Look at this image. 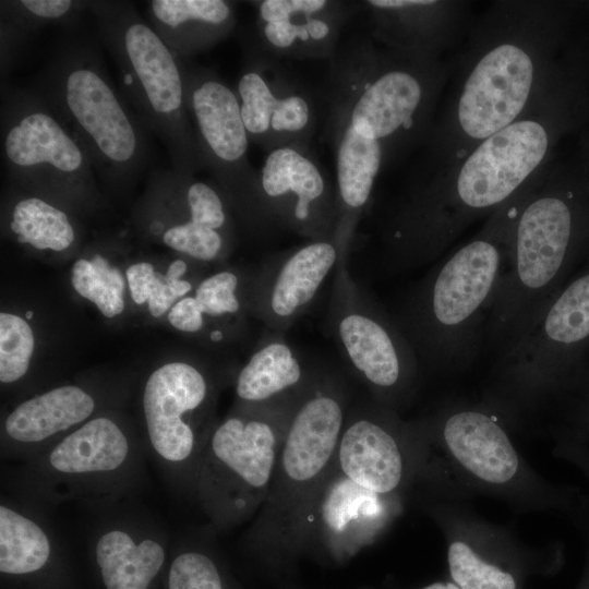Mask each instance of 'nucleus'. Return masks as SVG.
<instances>
[{
  "label": "nucleus",
  "instance_id": "obj_25",
  "mask_svg": "<svg viewBox=\"0 0 589 589\" xmlns=\"http://www.w3.org/2000/svg\"><path fill=\"white\" fill-rule=\"evenodd\" d=\"M326 116L324 135L336 168L338 224L335 242L340 257H348L357 226L369 207L376 178L385 167L382 145L360 135L342 105L323 92Z\"/></svg>",
  "mask_w": 589,
  "mask_h": 589
},
{
  "label": "nucleus",
  "instance_id": "obj_12",
  "mask_svg": "<svg viewBox=\"0 0 589 589\" xmlns=\"http://www.w3.org/2000/svg\"><path fill=\"white\" fill-rule=\"evenodd\" d=\"M304 390L263 406L236 404L214 428L199 460L192 493L213 531H228L259 513Z\"/></svg>",
  "mask_w": 589,
  "mask_h": 589
},
{
  "label": "nucleus",
  "instance_id": "obj_26",
  "mask_svg": "<svg viewBox=\"0 0 589 589\" xmlns=\"http://www.w3.org/2000/svg\"><path fill=\"white\" fill-rule=\"evenodd\" d=\"M95 529L92 551L106 589H152L167 558V537L143 515L118 513Z\"/></svg>",
  "mask_w": 589,
  "mask_h": 589
},
{
  "label": "nucleus",
  "instance_id": "obj_22",
  "mask_svg": "<svg viewBox=\"0 0 589 589\" xmlns=\"http://www.w3.org/2000/svg\"><path fill=\"white\" fill-rule=\"evenodd\" d=\"M254 22L243 46L277 60H330L360 2L336 0H256Z\"/></svg>",
  "mask_w": 589,
  "mask_h": 589
},
{
  "label": "nucleus",
  "instance_id": "obj_3",
  "mask_svg": "<svg viewBox=\"0 0 589 589\" xmlns=\"http://www.w3.org/2000/svg\"><path fill=\"white\" fill-rule=\"evenodd\" d=\"M545 168L517 195L507 262L486 324L498 358L589 257V204Z\"/></svg>",
  "mask_w": 589,
  "mask_h": 589
},
{
  "label": "nucleus",
  "instance_id": "obj_14",
  "mask_svg": "<svg viewBox=\"0 0 589 589\" xmlns=\"http://www.w3.org/2000/svg\"><path fill=\"white\" fill-rule=\"evenodd\" d=\"M341 259L328 310V325L341 356L378 402L400 411L414 397L420 363L389 315L350 275Z\"/></svg>",
  "mask_w": 589,
  "mask_h": 589
},
{
  "label": "nucleus",
  "instance_id": "obj_7",
  "mask_svg": "<svg viewBox=\"0 0 589 589\" xmlns=\"http://www.w3.org/2000/svg\"><path fill=\"white\" fill-rule=\"evenodd\" d=\"M351 401L342 376L318 369L292 413L268 494L243 538L274 572L286 570L300 556L301 528L334 465Z\"/></svg>",
  "mask_w": 589,
  "mask_h": 589
},
{
  "label": "nucleus",
  "instance_id": "obj_18",
  "mask_svg": "<svg viewBox=\"0 0 589 589\" xmlns=\"http://www.w3.org/2000/svg\"><path fill=\"white\" fill-rule=\"evenodd\" d=\"M418 496L444 537L449 577L461 589H521L528 568L548 556L549 550H533L479 516L467 500L422 491Z\"/></svg>",
  "mask_w": 589,
  "mask_h": 589
},
{
  "label": "nucleus",
  "instance_id": "obj_42",
  "mask_svg": "<svg viewBox=\"0 0 589 589\" xmlns=\"http://www.w3.org/2000/svg\"><path fill=\"white\" fill-rule=\"evenodd\" d=\"M578 378H585L589 381V365L586 368V370L580 374Z\"/></svg>",
  "mask_w": 589,
  "mask_h": 589
},
{
  "label": "nucleus",
  "instance_id": "obj_39",
  "mask_svg": "<svg viewBox=\"0 0 589 589\" xmlns=\"http://www.w3.org/2000/svg\"><path fill=\"white\" fill-rule=\"evenodd\" d=\"M169 323L178 330L197 333L204 327V320L194 296L177 301L168 313Z\"/></svg>",
  "mask_w": 589,
  "mask_h": 589
},
{
  "label": "nucleus",
  "instance_id": "obj_36",
  "mask_svg": "<svg viewBox=\"0 0 589 589\" xmlns=\"http://www.w3.org/2000/svg\"><path fill=\"white\" fill-rule=\"evenodd\" d=\"M553 416L549 429L562 430L589 444V381L578 378L548 411Z\"/></svg>",
  "mask_w": 589,
  "mask_h": 589
},
{
  "label": "nucleus",
  "instance_id": "obj_32",
  "mask_svg": "<svg viewBox=\"0 0 589 589\" xmlns=\"http://www.w3.org/2000/svg\"><path fill=\"white\" fill-rule=\"evenodd\" d=\"M171 560L167 589H240L219 564L206 538L188 537Z\"/></svg>",
  "mask_w": 589,
  "mask_h": 589
},
{
  "label": "nucleus",
  "instance_id": "obj_8",
  "mask_svg": "<svg viewBox=\"0 0 589 589\" xmlns=\"http://www.w3.org/2000/svg\"><path fill=\"white\" fill-rule=\"evenodd\" d=\"M83 147L109 185L133 182L149 159V131L115 87L97 46L68 35L32 86Z\"/></svg>",
  "mask_w": 589,
  "mask_h": 589
},
{
  "label": "nucleus",
  "instance_id": "obj_20",
  "mask_svg": "<svg viewBox=\"0 0 589 589\" xmlns=\"http://www.w3.org/2000/svg\"><path fill=\"white\" fill-rule=\"evenodd\" d=\"M405 498L363 488L335 466L303 521L299 554L344 564L372 545L401 514Z\"/></svg>",
  "mask_w": 589,
  "mask_h": 589
},
{
  "label": "nucleus",
  "instance_id": "obj_40",
  "mask_svg": "<svg viewBox=\"0 0 589 589\" xmlns=\"http://www.w3.org/2000/svg\"><path fill=\"white\" fill-rule=\"evenodd\" d=\"M155 274L154 266L147 262L132 264L127 269L129 289L135 303L147 302Z\"/></svg>",
  "mask_w": 589,
  "mask_h": 589
},
{
  "label": "nucleus",
  "instance_id": "obj_24",
  "mask_svg": "<svg viewBox=\"0 0 589 589\" xmlns=\"http://www.w3.org/2000/svg\"><path fill=\"white\" fill-rule=\"evenodd\" d=\"M338 262L334 240L308 241L269 257L252 285V311L267 330L285 333L311 306Z\"/></svg>",
  "mask_w": 589,
  "mask_h": 589
},
{
  "label": "nucleus",
  "instance_id": "obj_33",
  "mask_svg": "<svg viewBox=\"0 0 589 589\" xmlns=\"http://www.w3.org/2000/svg\"><path fill=\"white\" fill-rule=\"evenodd\" d=\"M71 281L75 291L94 302L104 316L111 318L122 313L124 279L103 255L77 260L72 267Z\"/></svg>",
  "mask_w": 589,
  "mask_h": 589
},
{
  "label": "nucleus",
  "instance_id": "obj_5",
  "mask_svg": "<svg viewBox=\"0 0 589 589\" xmlns=\"http://www.w3.org/2000/svg\"><path fill=\"white\" fill-rule=\"evenodd\" d=\"M518 193L419 280L393 316L420 365L455 373L477 359L505 271Z\"/></svg>",
  "mask_w": 589,
  "mask_h": 589
},
{
  "label": "nucleus",
  "instance_id": "obj_41",
  "mask_svg": "<svg viewBox=\"0 0 589 589\" xmlns=\"http://www.w3.org/2000/svg\"><path fill=\"white\" fill-rule=\"evenodd\" d=\"M419 589H461V588L458 587L456 584H454L452 580H449V581H435L426 586H423Z\"/></svg>",
  "mask_w": 589,
  "mask_h": 589
},
{
  "label": "nucleus",
  "instance_id": "obj_10",
  "mask_svg": "<svg viewBox=\"0 0 589 589\" xmlns=\"http://www.w3.org/2000/svg\"><path fill=\"white\" fill-rule=\"evenodd\" d=\"M144 450L118 418L98 414L5 476L11 494L44 510L76 502L103 513L134 493Z\"/></svg>",
  "mask_w": 589,
  "mask_h": 589
},
{
  "label": "nucleus",
  "instance_id": "obj_43",
  "mask_svg": "<svg viewBox=\"0 0 589 589\" xmlns=\"http://www.w3.org/2000/svg\"><path fill=\"white\" fill-rule=\"evenodd\" d=\"M25 316H26L27 320L32 318L33 312H26Z\"/></svg>",
  "mask_w": 589,
  "mask_h": 589
},
{
  "label": "nucleus",
  "instance_id": "obj_6",
  "mask_svg": "<svg viewBox=\"0 0 589 589\" xmlns=\"http://www.w3.org/2000/svg\"><path fill=\"white\" fill-rule=\"evenodd\" d=\"M328 61L323 92L342 105L360 135L382 145L385 166L423 147L455 68L453 58L409 60L377 45L365 29L344 39Z\"/></svg>",
  "mask_w": 589,
  "mask_h": 589
},
{
  "label": "nucleus",
  "instance_id": "obj_37",
  "mask_svg": "<svg viewBox=\"0 0 589 589\" xmlns=\"http://www.w3.org/2000/svg\"><path fill=\"white\" fill-rule=\"evenodd\" d=\"M187 271L188 263L178 259L171 262L165 275L155 274L147 300L149 313L154 317L161 316L177 300L191 291L192 284L182 279Z\"/></svg>",
  "mask_w": 589,
  "mask_h": 589
},
{
  "label": "nucleus",
  "instance_id": "obj_17",
  "mask_svg": "<svg viewBox=\"0 0 589 589\" xmlns=\"http://www.w3.org/2000/svg\"><path fill=\"white\" fill-rule=\"evenodd\" d=\"M181 68L201 169L254 226L259 170L248 158L251 142L235 88L212 69L182 60Z\"/></svg>",
  "mask_w": 589,
  "mask_h": 589
},
{
  "label": "nucleus",
  "instance_id": "obj_34",
  "mask_svg": "<svg viewBox=\"0 0 589 589\" xmlns=\"http://www.w3.org/2000/svg\"><path fill=\"white\" fill-rule=\"evenodd\" d=\"M29 324L16 314H0V382L13 384L28 372L34 351Z\"/></svg>",
  "mask_w": 589,
  "mask_h": 589
},
{
  "label": "nucleus",
  "instance_id": "obj_21",
  "mask_svg": "<svg viewBox=\"0 0 589 589\" xmlns=\"http://www.w3.org/2000/svg\"><path fill=\"white\" fill-rule=\"evenodd\" d=\"M244 62L235 92L250 142L269 153L310 147L317 124L310 89L279 60L243 46Z\"/></svg>",
  "mask_w": 589,
  "mask_h": 589
},
{
  "label": "nucleus",
  "instance_id": "obj_35",
  "mask_svg": "<svg viewBox=\"0 0 589 589\" xmlns=\"http://www.w3.org/2000/svg\"><path fill=\"white\" fill-rule=\"evenodd\" d=\"M239 287L240 277L231 271L217 272L203 279L194 293L203 320L223 318L240 313L242 301L238 293Z\"/></svg>",
  "mask_w": 589,
  "mask_h": 589
},
{
  "label": "nucleus",
  "instance_id": "obj_28",
  "mask_svg": "<svg viewBox=\"0 0 589 589\" xmlns=\"http://www.w3.org/2000/svg\"><path fill=\"white\" fill-rule=\"evenodd\" d=\"M147 16L172 53L185 62L226 39L237 23L235 3L227 0H152Z\"/></svg>",
  "mask_w": 589,
  "mask_h": 589
},
{
  "label": "nucleus",
  "instance_id": "obj_11",
  "mask_svg": "<svg viewBox=\"0 0 589 589\" xmlns=\"http://www.w3.org/2000/svg\"><path fill=\"white\" fill-rule=\"evenodd\" d=\"M87 11L119 71L128 103L165 146L171 168L194 176L201 165L187 112L181 60L132 2L93 0Z\"/></svg>",
  "mask_w": 589,
  "mask_h": 589
},
{
  "label": "nucleus",
  "instance_id": "obj_27",
  "mask_svg": "<svg viewBox=\"0 0 589 589\" xmlns=\"http://www.w3.org/2000/svg\"><path fill=\"white\" fill-rule=\"evenodd\" d=\"M97 398L87 388L69 384L23 400L4 418L1 456L27 460L95 418Z\"/></svg>",
  "mask_w": 589,
  "mask_h": 589
},
{
  "label": "nucleus",
  "instance_id": "obj_23",
  "mask_svg": "<svg viewBox=\"0 0 589 589\" xmlns=\"http://www.w3.org/2000/svg\"><path fill=\"white\" fill-rule=\"evenodd\" d=\"M366 32L380 46L413 61L437 62L465 39L470 21L469 1L368 0Z\"/></svg>",
  "mask_w": 589,
  "mask_h": 589
},
{
  "label": "nucleus",
  "instance_id": "obj_4",
  "mask_svg": "<svg viewBox=\"0 0 589 589\" xmlns=\"http://www.w3.org/2000/svg\"><path fill=\"white\" fill-rule=\"evenodd\" d=\"M420 421L430 447L424 489L467 501L493 497L522 512L557 513L575 527L589 517V496L533 469L508 425L483 401L448 400Z\"/></svg>",
  "mask_w": 589,
  "mask_h": 589
},
{
  "label": "nucleus",
  "instance_id": "obj_38",
  "mask_svg": "<svg viewBox=\"0 0 589 589\" xmlns=\"http://www.w3.org/2000/svg\"><path fill=\"white\" fill-rule=\"evenodd\" d=\"M548 434L553 440L552 455L575 467L589 483V444L557 429Z\"/></svg>",
  "mask_w": 589,
  "mask_h": 589
},
{
  "label": "nucleus",
  "instance_id": "obj_2",
  "mask_svg": "<svg viewBox=\"0 0 589 589\" xmlns=\"http://www.w3.org/2000/svg\"><path fill=\"white\" fill-rule=\"evenodd\" d=\"M557 129L552 98L464 157L413 179L383 229L394 263L433 261L477 219L510 201L545 168Z\"/></svg>",
  "mask_w": 589,
  "mask_h": 589
},
{
  "label": "nucleus",
  "instance_id": "obj_9",
  "mask_svg": "<svg viewBox=\"0 0 589 589\" xmlns=\"http://www.w3.org/2000/svg\"><path fill=\"white\" fill-rule=\"evenodd\" d=\"M589 257L545 306L527 335L500 357L483 402L522 426L568 390L589 365Z\"/></svg>",
  "mask_w": 589,
  "mask_h": 589
},
{
  "label": "nucleus",
  "instance_id": "obj_16",
  "mask_svg": "<svg viewBox=\"0 0 589 589\" xmlns=\"http://www.w3.org/2000/svg\"><path fill=\"white\" fill-rule=\"evenodd\" d=\"M429 449L420 419L406 421L372 397L352 399L334 462L357 484L406 498L424 476Z\"/></svg>",
  "mask_w": 589,
  "mask_h": 589
},
{
  "label": "nucleus",
  "instance_id": "obj_19",
  "mask_svg": "<svg viewBox=\"0 0 589 589\" xmlns=\"http://www.w3.org/2000/svg\"><path fill=\"white\" fill-rule=\"evenodd\" d=\"M337 224L336 189L311 147L288 145L267 153L259 170L254 227L335 241Z\"/></svg>",
  "mask_w": 589,
  "mask_h": 589
},
{
  "label": "nucleus",
  "instance_id": "obj_15",
  "mask_svg": "<svg viewBox=\"0 0 589 589\" xmlns=\"http://www.w3.org/2000/svg\"><path fill=\"white\" fill-rule=\"evenodd\" d=\"M216 387L196 365L173 361L155 369L142 393L148 452L179 492L192 496L203 449L216 426Z\"/></svg>",
  "mask_w": 589,
  "mask_h": 589
},
{
  "label": "nucleus",
  "instance_id": "obj_31",
  "mask_svg": "<svg viewBox=\"0 0 589 589\" xmlns=\"http://www.w3.org/2000/svg\"><path fill=\"white\" fill-rule=\"evenodd\" d=\"M20 190L19 197L11 204L8 223L16 241L40 251L69 249L76 239L69 214L48 197Z\"/></svg>",
  "mask_w": 589,
  "mask_h": 589
},
{
  "label": "nucleus",
  "instance_id": "obj_29",
  "mask_svg": "<svg viewBox=\"0 0 589 589\" xmlns=\"http://www.w3.org/2000/svg\"><path fill=\"white\" fill-rule=\"evenodd\" d=\"M317 370L286 340L285 333L267 330L237 376V404L263 406L299 395Z\"/></svg>",
  "mask_w": 589,
  "mask_h": 589
},
{
  "label": "nucleus",
  "instance_id": "obj_1",
  "mask_svg": "<svg viewBox=\"0 0 589 589\" xmlns=\"http://www.w3.org/2000/svg\"><path fill=\"white\" fill-rule=\"evenodd\" d=\"M558 32L555 5L541 0L493 1L472 22L417 177L464 157L554 98Z\"/></svg>",
  "mask_w": 589,
  "mask_h": 589
},
{
  "label": "nucleus",
  "instance_id": "obj_30",
  "mask_svg": "<svg viewBox=\"0 0 589 589\" xmlns=\"http://www.w3.org/2000/svg\"><path fill=\"white\" fill-rule=\"evenodd\" d=\"M88 1L4 0L0 2L1 73L13 64L34 34L59 25L75 29Z\"/></svg>",
  "mask_w": 589,
  "mask_h": 589
},
{
  "label": "nucleus",
  "instance_id": "obj_13",
  "mask_svg": "<svg viewBox=\"0 0 589 589\" xmlns=\"http://www.w3.org/2000/svg\"><path fill=\"white\" fill-rule=\"evenodd\" d=\"M0 125L12 183L55 202L93 199L95 171L88 156L33 87L2 84Z\"/></svg>",
  "mask_w": 589,
  "mask_h": 589
}]
</instances>
